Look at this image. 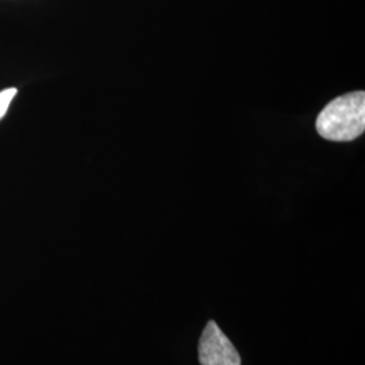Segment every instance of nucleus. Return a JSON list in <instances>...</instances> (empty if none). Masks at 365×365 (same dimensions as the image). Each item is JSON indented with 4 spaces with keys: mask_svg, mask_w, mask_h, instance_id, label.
Listing matches in <instances>:
<instances>
[{
    "mask_svg": "<svg viewBox=\"0 0 365 365\" xmlns=\"http://www.w3.org/2000/svg\"><path fill=\"white\" fill-rule=\"evenodd\" d=\"M200 365H241V356L220 327L209 321L199 339Z\"/></svg>",
    "mask_w": 365,
    "mask_h": 365,
    "instance_id": "2",
    "label": "nucleus"
},
{
    "mask_svg": "<svg viewBox=\"0 0 365 365\" xmlns=\"http://www.w3.org/2000/svg\"><path fill=\"white\" fill-rule=\"evenodd\" d=\"M317 131L329 141L348 143L365 129V93L349 92L325 106L315 122Z\"/></svg>",
    "mask_w": 365,
    "mask_h": 365,
    "instance_id": "1",
    "label": "nucleus"
},
{
    "mask_svg": "<svg viewBox=\"0 0 365 365\" xmlns=\"http://www.w3.org/2000/svg\"><path fill=\"white\" fill-rule=\"evenodd\" d=\"M16 92H18L16 88H7V90L0 91V120L6 115Z\"/></svg>",
    "mask_w": 365,
    "mask_h": 365,
    "instance_id": "3",
    "label": "nucleus"
}]
</instances>
